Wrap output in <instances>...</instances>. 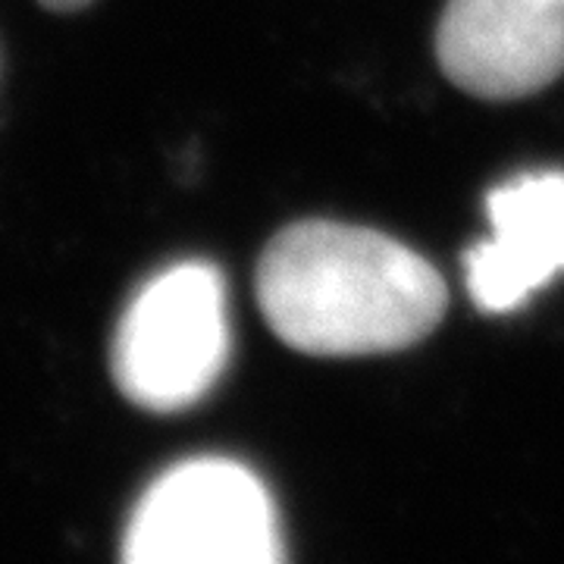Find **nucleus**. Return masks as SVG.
I'll return each instance as SVG.
<instances>
[{"instance_id":"obj_4","label":"nucleus","mask_w":564,"mask_h":564,"mask_svg":"<svg viewBox=\"0 0 564 564\" xmlns=\"http://www.w3.org/2000/svg\"><path fill=\"white\" fill-rule=\"evenodd\" d=\"M436 57L445 79L467 95H536L564 73V0H448Z\"/></svg>"},{"instance_id":"obj_6","label":"nucleus","mask_w":564,"mask_h":564,"mask_svg":"<svg viewBox=\"0 0 564 564\" xmlns=\"http://www.w3.org/2000/svg\"><path fill=\"white\" fill-rule=\"evenodd\" d=\"M47 10H57V13H73V10H82L85 3H91V0H41Z\"/></svg>"},{"instance_id":"obj_1","label":"nucleus","mask_w":564,"mask_h":564,"mask_svg":"<svg viewBox=\"0 0 564 564\" xmlns=\"http://www.w3.org/2000/svg\"><path fill=\"white\" fill-rule=\"evenodd\" d=\"M258 304L282 343L317 358L386 355L426 339L448 307L433 263L377 229L304 220L258 261Z\"/></svg>"},{"instance_id":"obj_5","label":"nucleus","mask_w":564,"mask_h":564,"mask_svg":"<svg viewBox=\"0 0 564 564\" xmlns=\"http://www.w3.org/2000/svg\"><path fill=\"white\" fill-rule=\"evenodd\" d=\"M492 236L467 251V292L486 314H508L564 273V176L530 173L486 198Z\"/></svg>"},{"instance_id":"obj_2","label":"nucleus","mask_w":564,"mask_h":564,"mask_svg":"<svg viewBox=\"0 0 564 564\" xmlns=\"http://www.w3.org/2000/svg\"><path fill=\"white\" fill-rule=\"evenodd\" d=\"M226 361V285L207 261L173 263L144 282L110 345V370L122 395L158 414L202 402Z\"/></svg>"},{"instance_id":"obj_3","label":"nucleus","mask_w":564,"mask_h":564,"mask_svg":"<svg viewBox=\"0 0 564 564\" xmlns=\"http://www.w3.org/2000/svg\"><path fill=\"white\" fill-rule=\"evenodd\" d=\"M122 564H282L267 486L226 458L170 467L132 511Z\"/></svg>"}]
</instances>
